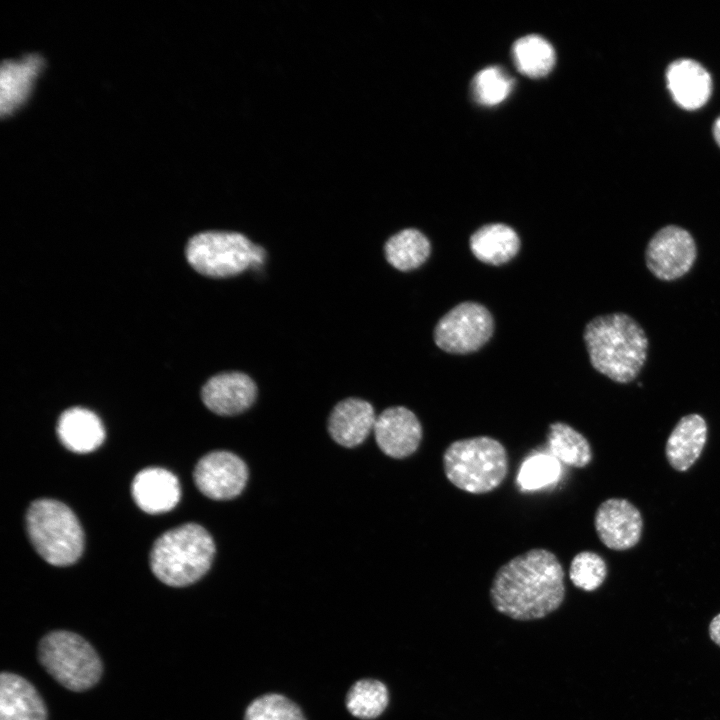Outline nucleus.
Returning <instances> with one entry per match:
<instances>
[{
	"label": "nucleus",
	"instance_id": "nucleus-2",
	"mask_svg": "<svg viewBox=\"0 0 720 720\" xmlns=\"http://www.w3.org/2000/svg\"><path fill=\"white\" fill-rule=\"evenodd\" d=\"M584 341L594 369L618 383L634 380L646 361L647 336L625 313L592 319L585 327Z\"/></svg>",
	"mask_w": 720,
	"mask_h": 720
},
{
	"label": "nucleus",
	"instance_id": "nucleus-17",
	"mask_svg": "<svg viewBox=\"0 0 720 720\" xmlns=\"http://www.w3.org/2000/svg\"><path fill=\"white\" fill-rule=\"evenodd\" d=\"M0 720H47V709L35 687L23 677L2 672Z\"/></svg>",
	"mask_w": 720,
	"mask_h": 720
},
{
	"label": "nucleus",
	"instance_id": "nucleus-22",
	"mask_svg": "<svg viewBox=\"0 0 720 720\" xmlns=\"http://www.w3.org/2000/svg\"><path fill=\"white\" fill-rule=\"evenodd\" d=\"M547 443L550 454L560 463L584 468L592 461V449L587 438L569 424L554 422L549 425Z\"/></svg>",
	"mask_w": 720,
	"mask_h": 720
},
{
	"label": "nucleus",
	"instance_id": "nucleus-27",
	"mask_svg": "<svg viewBox=\"0 0 720 720\" xmlns=\"http://www.w3.org/2000/svg\"><path fill=\"white\" fill-rule=\"evenodd\" d=\"M561 475L560 462L551 454L536 453L522 463L517 476L519 487L533 491L557 482Z\"/></svg>",
	"mask_w": 720,
	"mask_h": 720
},
{
	"label": "nucleus",
	"instance_id": "nucleus-23",
	"mask_svg": "<svg viewBox=\"0 0 720 720\" xmlns=\"http://www.w3.org/2000/svg\"><path fill=\"white\" fill-rule=\"evenodd\" d=\"M387 261L400 271L421 266L429 257L431 246L427 237L414 228H407L391 236L384 246Z\"/></svg>",
	"mask_w": 720,
	"mask_h": 720
},
{
	"label": "nucleus",
	"instance_id": "nucleus-4",
	"mask_svg": "<svg viewBox=\"0 0 720 720\" xmlns=\"http://www.w3.org/2000/svg\"><path fill=\"white\" fill-rule=\"evenodd\" d=\"M442 464L447 480L472 494H486L498 488L509 469L505 446L486 435L453 441L443 452Z\"/></svg>",
	"mask_w": 720,
	"mask_h": 720
},
{
	"label": "nucleus",
	"instance_id": "nucleus-11",
	"mask_svg": "<svg viewBox=\"0 0 720 720\" xmlns=\"http://www.w3.org/2000/svg\"><path fill=\"white\" fill-rule=\"evenodd\" d=\"M594 526L607 548L623 551L639 542L643 521L640 511L628 500L609 498L598 506Z\"/></svg>",
	"mask_w": 720,
	"mask_h": 720
},
{
	"label": "nucleus",
	"instance_id": "nucleus-1",
	"mask_svg": "<svg viewBox=\"0 0 720 720\" xmlns=\"http://www.w3.org/2000/svg\"><path fill=\"white\" fill-rule=\"evenodd\" d=\"M565 572L558 557L544 548L530 549L500 566L491 582L493 608L517 621L542 619L565 599Z\"/></svg>",
	"mask_w": 720,
	"mask_h": 720
},
{
	"label": "nucleus",
	"instance_id": "nucleus-8",
	"mask_svg": "<svg viewBox=\"0 0 720 720\" xmlns=\"http://www.w3.org/2000/svg\"><path fill=\"white\" fill-rule=\"evenodd\" d=\"M493 328V318L483 305L463 302L438 321L434 341L446 352L467 354L481 348L490 339Z\"/></svg>",
	"mask_w": 720,
	"mask_h": 720
},
{
	"label": "nucleus",
	"instance_id": "nucleus-30",
	"mask_svg": "<svg viewBox=\"0 0 720 720\" xmlns=\"http://www.w3.org/2000/svg\"><path fill=\"white\" fill-rule=\"evenodd\" d=\"M709 635L710 638L720 646V613L710 622Z\"/></svg>",
	"mask_w": 720,
	"mask_h": 720
},
{
	"label": "nucleus",
	"instance_id": "nucleus-12",
	"mask_svg": "<svg viewBox=\"0 0 720 720\" xmlns=\"http://www.w3.org/2000/svg\"><path fill=\"white\" fill-rule=\"evenodd\" d=\"M373 431L381 451L395 459L411 456L423 438L421 422L410 409L403 406L382 411L376 417Z\"/></svg>",
	"mask_w": 720,
	"mask_h": 720
},
{
	"label": "nucleus",
	"instance_id": "nucleus-18",
	"mask_svg": "<svg viewBox=\"0 0 720 720\" xmlns=\"http://www.w3.org/2000/svg\"><path fill=\"white\" fill-rule=\"evenodd\" d=\"M707 439V424L699 414L682 417L670 433L665 454L672 468L684 472L700 457Z\"/></svg>",
	"mask_w": 720,
	"mask_h": 720
},
{
	"label": "nucleus",
	"instance_id": "nucleus-19",
	"mask_svg": "<svg viewBox=\"0 0 720 720\" xmlns=\"http://www.w3.org/2000/svg\"><path fill=\"white\" fill-rule=\"evenodd\" d=\"M57 435L68 450L89 453L103 443L105 430L95 413L86 408L73 407L60 415Z\"/></svg>",
	"mask_w": 720,
	"mask_h": 720
},
{
	"label": "nucleus",
	"instance_id": "nucleus-28",
	"mask_svg": "<svg viewBox=\"0 0 720 720\" xmlns=\"http://www.w3.org/2000/svg\"><path fill=\"white\" fill-rule=\"evenodd\" d=\"M244 720H306L302 710L287 697L269 693L254 699L246 708Z\"/></svg>",
	"mask_w": 720,
	"mask_h": 720
},
{
	"label": "nucleus",
	"instance_id": "nucleus-15",
	"mask_svg": "<svg viewBox=\"0 0 720 720\" xmlns=\"http://www.w3.org/2000/svg\"><path fill=\"white\" fill-rule=\"evenodd\" d=\"M376 417L369 402L359 398H347L331 411L328 431L336 443L352 448L360 445L374 429Z\"/></svg>",
	"mask_w": 720,
	"mask_h": 720
},
{
	"label": "nucleus",
	"instance_id": "nucleus-9",
	"mask_svg": "<svg viewBox=\"0 0 720 720\" xmlns=\"http://www.w3.org/2000/svg\"><path fill=\"white\" fill-rule=\"evenodd\" d=\"M697 255L692 235L682 227L667 225L650 239L645 261L651 273L660 280L671 281L685 275Z\"/></svg>",
	"mask_w": 720,
	"mask_h": 720
},
{
	"label": "nucleus",
	"instance_id": "nucleus-25",
	"mask_svg": "<svg viewBox=\"0 0 720 720\" xmlns=\"http://www.w3.org/2000/svg\"><path fill=\"white\" fill-rule=\"evenodd\" d=\"M346 708L356 718L369 720L380 716L389 703L384 683L375 679L355 682L346 695Z\"/></svg>",
	"mask_w": 720,
	"mask_h": 720
},
{
	"label": "nucleus",
	"instance_id": "nucleus-3",
	"mask_svg": "<svg viewBox=\"0 0 720 720\" xmlns=\"http://www.w3.org/2000/svg\"><path fill=\"white\" fill-rule=\"evenodd\" d=\"M215 544L208 531L187 523L162 534L150 553L153 574L164 584L183 587L198 581L209 570Z\"/></svg>",
	"mask_w": 720,
	"mask_h": 720
},
{
	"label": "nucleus",
	"instance_id": "nucleus-16",
	"mask_svg": "<svg viewBox=\"0 0 720 720\" xmlns=\"http://www.w3.org/2000/svg\"><path fill=\"white\" fill-rule=\"evenodd\" d=\"M131 492L138 507L146 513L158 514L173 509L180 499V486L170 471L150 467L133 479Z\"/></svg>",
	"mask_w": 720,
	"mask_h": 720
},
{
	"label": "nucleus",
	"instance_id": "nucleus-6",
	"mask_svg": "<svg viewBox=\"0 0 720 720\" xmlns=\"http://www.w3.org/2000/svg\"><path fill=\"white\" fill-rule=\"evenodd\" d=\"M38 657L45 670L62 686L82 692L93 687L102 675V662L80 635L52 631L39 642Z\"/></svg>",
	"mask_w": 720,
	"mask_h": 720
},
{
	"label": "nucleus",
	"instance_id": "nucleus-7",
	"mask_svg": "<svg viewBox=\"0 0 720 720\" xmlns=\"http://www.w3.org/2000/svg\"><path fill=\"white\" fill-rule=\"evenodd\" d=\"M186 258L198 273L224 278L261 265L265 251L238 232L206 231L194 235L187 243Z\"/></svg>",
	"mask_w": 720,
	"mask_h": 720
},
{
	"label": "nucleus",
	"instance_id": "nucleus-26",
	"mask_svg": "<svg viewBox=\"0 0 720 720\" xmlns=\"http://www.w3.org/2000/svg\"><path fill=\"white\" fill-rule=\"evenodd\" d=\"M514 80L498 66L479 71L472 80V95L476 102L494 106L503 102L511 93Z\"/></svg>",
	"mask_w": 720,
	"mask_h": 720
},
{
	"label": "nucleus",
	"instance_id": "nucleus-14",
	"mask_svg": "<svg viewBox=\"0 0 720 720\" xmlns=\"http://www.w3.org/2000/svg\"><path fill=\"white\" fill-rule=\"evenodd\" d=\"M665 78L672 99L684 110L693 111L701 108L711 96V75L694 59L674 60L667 66Z\"/></svg>",
	"mask_w": 720,
	"mask_h": 720
},
{
	"label": "nucleus",
	"instance_id": "nucleus-10",
	"mask_svg": "<svg viewBox=\"0 0 720 720\" xmlns=\"http://www.w3.org/2000/svg\"><path fill=\"white\" fill-rule=\"evenodd\" d=\"M193 477L199 491L208 498L229 500L245 488L248 468L241 458L229 451H213L197 462Z\"/></svg>",
	"mask_w": 720,
	"mask_h": 720
},
{
	"label": "nucleus",
	"instance_id": "nucleus-5",
	"mask_svg": "<svg viewBox=\"0 0 720 720\" xmlns=\"http://www.w3.org/2000/svg\"><path fill=\"white\" fill-rule=\"evenodd\" d=\"M26 527L33 547L49 564L67 566L81 556L83 531L65 504L53 499L34 501L26 513Z\"/></svg>",
	"mask_w": 720,
	"mask_h": 720
},
{
	"label": "nucleus",
	"instance_id": "nucleus-24",
	"mask_svg": "<svg viewBox=\"0 0 720 720\" xmlns=\"http://www.w3.org/2000/svg\"><path fill=\"white\" fill-rule=\"evenodd\" d=\"M513 61L524 75L539 78L547 75L555 63L552 45L538 35H527L518 39L512 47Z\"/></svg>",
	"mask_w": 720,
	"mask_h": 720
},
{
	"label": "nucleus",
	"instance_id": "nucleus-13",
	"mask_svg": "<svg viewBox=\"0 0 720 720\" xmlns=\"http://www.w3.org/2000/svg\"><path fill=\"white\" fill-rule=\"evenodd\" d=\"M257 387L245 373L223 372L212 376L202 387L201 398L215 414L232 416L247 410L255 401Z\"/></svg>",
	"mask_w": 720,
	"mask_h": 720
},
{
	"label": "nucleus",
	"instance_id": "nucleus-21",
	"mask_svg": "<svg viewBox=\"0 0 720 720\" xmlns=\"http://www.w3.org/2000/svg\"><path fill=\"white\" fill-rule=\"evenodd\" d=\"M40 58L29 55L21 61H5L1 68V112H12L28 95Z\"/></svg>",
	"mask_w": 720,
	"mask_h": 720
},
{
	"label": "nucleus",
	"instance_id": "nucleus-29",
	"mask_svg": "<svg viewBox=\"0 0 720 720\" xmlns=\"http://www.w3.org/2000/svg\"><path fill=\"white\" fill-rule=\"evenodd\" d=\"M606 576V562L593 551L577 553L570 563L569 578L573 585L581 590L591 592L598 589Z\"/></svg>",
	"mask_w": 720,
	"mask_h": 720
},
{
	"label": "nucleus",
	"instance_id": "nucleus-20",
	"mask_svg": "<svg viewBox=\"0 0 720 720\" xmlns=\"http://www.w3.org/2000/svg\"><path fill=\"white\" fill-rule=\"evenodd\" d=\"M519 248L520 239L517 233L502 223L484 225L470 237L472 253L486 264H504L518 253Z\"/></svg>",
	"mask_w": 720,
	"mask_h": 720
},
{
	"label": "nucleus",
	"instance_id": "nucleus-31",
	"mask_svg": "<svg viewBox=\"0 0 720 720\" xmlns=\"http://www.w3.org/2000/svg\"><path fill=\"white\" fill-rule=\"evenodd\" d=\"M712 133L715 142L720 147V116H718L713 123Z\"/></svg>",
	"mask_w": 720,
	"mask_h": 720
}]
</instances>
